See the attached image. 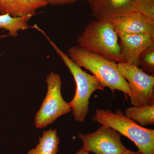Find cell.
<instances>
[{
    "mask_svg": "<svg viewBox=\"0 0 154 154\" xmlns=\"http://www.w3.org/2000/svg\"><path fill=\"white\" fill-rule=\"evenodd\" d=\"M68 52L72 60L91 72L104 88H108L113 93L116 90L122 91L129 98L132 96L129 85L119 71L116 63L78 46L70 48Z\"/></svg>",
    "mask_w": 154,
    "mask_h": 154,
    "instance_id": "cell-1",
    "label": "cell"
},
{
    "mask_svg": "<svg viewBox=\"0 0 154 154\" xmlns=\"http://www.w3.org/2000/svg\"><path fill=\"white\" fill-rule=\"evenodd\" d=\"M39 31L47 39L74 77L76 86L75 94L73 99L68 102V104L72 111L75 120L83 122L88 115L89 99L91 95L94 91L103 90L104 88L94 75L89 74L84 71L82 67L72 60L68 55L61 50L43 30L39 29Z\"/></svg>",
    "mask_w": 154,
    "mask_h": 154,
    "instance_id": "cell-2",
    "label": "cell"
},
{
    "mask_svg": "<svg viewBox=\"0 0 154 154\" xmlns=\"http://www.w3.org/2000/svg\"><path fill=\"white\" fill-rule=\"evenodd\" d=\"M78 46L115 63L123 62L117 30L110 22L90 21L77 40Z\"/></svg>",
    "mask_w": 154,
    "mask_h": 154,
    "instance_id": "cell-3",
    "label": "cell"
},
{
    "mask_svg": "<svg viewBox=\"0 0 154 154\" xmlns=\"http://www.w3.org/2000/svg\"><path fill=\"white\" fill-rule=\"evenodd\" d=\"M93 121L111 128L134 143L142 154H154V130L141 126L126 116L120 109H97Z\"/></svg>",
    "mask_w": 154,
    "mask_h": 154,
    "instance_id": "cell-4",
    "label": "cell"
},
{
    "mask_svg": "<svg viewBox=\"0 0 154 154\" xmlns=\"http://www.w3.org/2000/svg\"><path fill=\"white\" fill-rule=\"evenodd\" d=\"M47 93L34 118L36 128H43L52 124L58 117L72 111L68 103L62 96L60 76L51 72L47 76Z\"/></svg>",
    "mask_w": 154,
    "mask_h": 154,
    "instance_id": "cell-5",
    "label": "cell"
},
{
    "mask_svg": "<svg viewBox=\"0 0 154 154\" xmlns=\"http://www.w3.org/2000/svg\"><path fill=\"white\" fill-rule=\"evenodd\" d=\"M119 71L129 85L132 96L130 97L133 106L154 105V77L139 66L125 62L117 64Z\"/></svg>",
    "mask_w": 154,
    "mask_h": 154,
    "instance_id": "cell-6",
    "label": "cell"
},
{
    "mask_svg": "<svg viewBox=\"0 0 154 154\" xmlns=\"http://www.w3.org/2000/svg\"><path fill=\"white\" fill-rule=\"evenodd\" d=\"M79 137L86 151L95 154H120L126 149L121 140V135L115 130L102 125L95 132Z\"/></svg>",
    "mask_w": 154,
    "mask_h": 154,
    "instance_id": "cell-7",
    "label": "cell"
},
{
    "mask_svg": "<svg viewBox=\"0 0 154 154\" xmlns=\"http://www.w3.org/2000/svg\"><path fill=\"white\" fill-rule=\"evenodd\" d=\"M134 0H87L91 16L102 22L113 23L116 19L133 11Z\"/></svg>",
    "mask_w": 154,
    "mask_h": 154,
    "instance_id": "cell-8",
    "label": "cell"
},
{
    "mask_svg": "<svg viewBox=\"0 0 154 154\" xmlns=\"http://www.w3.org/2000/svg\"><path fill=\"white\" fill-rule=\"evenodd\" d=\"M123 62L139 66L141 54L154 45V37L144 34H131L117 31Z\"/></svg>",
    "mask_w": 154,
    "mask_h": 154,
    "instance_id": "cell-9",
    "label": "cell"
},
{
    "mask_svg": "<svg viewBox=\"0 0 154 154\" xmlns=\"http://www.w3.org/2000/svg\"><path fill=\"white\" fill-rule=\"evenodd\" d=\"M112 23L117 31L147 34L154 37V21L136 11L120 17Z\"/></svg>",
    "mask_w": 154,
    "mask_h": 154,
    "instance_id": "cell-10",
    "label": "cell"
},
{
    "mask_svg": "<svg viewBox=\"0 0 154 154\" xmlns=\"http://www.w3.org/2000/svg\"><path fill=\"white\" fill-rule=\"evenodd\" d=\"M48 5L46 0H0V15L12 17H33L38 9Z\"/></svg>",
    "mask_w": 154,
    "mask_h": 154,
    "instance_id": "cell-11",
    "label": "cell"
},
{
    "mask_svg": "<svg viewBox=\"0 0 154 154\" xmlns=\"http://www.w3.org/2000/svg\"><path fill=\"white\" fill-rule=\"evenodd\" d=\"M60 142L56 129L44 131L36 147L26 154H57Z\"/></svg>",
    "mask_w": 154,
    "mask_h": 154,
    "instance_id": "cell-12",
    "label": "cell"
},
{
    "mask_svg": "<svg viewBox=\"0 0 154 154\" xmlns=\"http://www.w3.org/2000/svg\"><path fill=\"white\" fill-rule=\"evenodd\" d=\"M125 115L138 122L141 126L152 125L154 123V105L128 107L125 110Z\"/></svg>",
    "mask_w": 154,
    "mask_h": 154,
    "instance_id": "cell-13",
    "label": "cell"
},
{
    "mask_svg": "<svg viewBox=\"0 0 154 154\" xmlns=\"http://www.w3.org/2000/svg\"><path fill=\"white\" fill-rule=\"evenodd\" d=\"M32 17H12L8 14L0 15V29L8 31L9 36L17 37L19 30L29 28L28 22Z\"/></svg>",
    "mask_w": 154,
    "mask_h": 154,
    "instance_id": "cell-14",
    "label": "cell"
},
{
    "mask_svg": "<svg viewBox=\"0 0 154 154\" xmlns=\"http://www.w3.org/2000/svg\"><path fill=\"white\" fill-rule=\"evenodd\" d=\"M139 66L148 74L153 75L154 72V45L148 48L141 54L138 60Z\"/></svg>",
    "mask_w": 154,
    "mask_h": 154,
    "instance_id": "cell-15",
    "label": "cell"
},
{
    "mask_svg": "<svg viewBox=\"0 0 154 154\" xmlns=\"http://www.w3.org/2000/svg\"><path fill=\"white\" fill-rule=\"evenodd\" d=\"M132 7L134 11L154 21V0H134Z\"/></svg>",
    "mask_w": 154,
    "mask_h": 154,
    "instance_id": "cell-16",
    "label": "cell"
},
{
    "mask_svg": "<svg viewBox=\"0 0 154 154\" xmlns=\"http://www.w3.org/2000/svg\"><path fill=\"white\" fill-rule=\"evenodd\" d=\"M48 4L51 5H64L76 2L81 0H46Z\"/></svg>",
    "mask_w": 154,
    "mask_h": 154,
    "instance_id": "cell-17",
    "label": "cell"
},
{
    "mask_svg": "<svg viewBox=\"0 0 154 154\" xmlns=\"http://www.w3.org/2000/svg\"><path fill=\"white\" fill-rule=\"evenodd\" d=\"M120 154H142L140 151H137V152L133 151L131 150L127 149H126L124 152Z\"/></svg>",
    "mask_w": 154,
    "mask_h": 154,
    "instance_id": "cell-18",
    "label": "cell"
},
{
    "mask_svg": "<svg viewBox=\"0 0 154 154\" xmlns=\"http://www.w3.org/2000/svg\"><path fill=\"white\" fill-rule=\"evenodd\" d=\"M75 154H89V152L86 151L84 149V148L82 147Z\"/></svg>",
    "mask_w": 154,
    "mask_h": 154,
    "instance_id": "cell-19",
    "label": "cell"
},
{
    "mask_svg": "<svg viewBox=\"0 0 154 154\" xmlns=\"http://www.w3.org/2000/svg\"><path fill=\"white\" fill-rule=\"evenodd\" d=\"M7 36H0V38H3V37H5Z\"/></svg>",
    "mask_w": 154,
    "mask_h": 154,
    "instance_id": "cell-20",
    "label": "cell"
}]
</instances>
